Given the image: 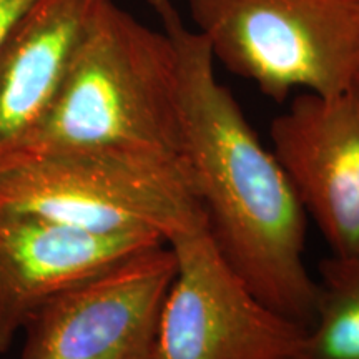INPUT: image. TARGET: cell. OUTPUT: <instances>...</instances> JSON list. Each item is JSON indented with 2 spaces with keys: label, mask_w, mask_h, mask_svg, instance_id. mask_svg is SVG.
<instances>
[{
  "label": "cell",
  "mask_w": 359,
  "mask_h": 359,
  "mask_svg": "<svg viewBox=\"0 0 359 359\" xmlns=\"http://www.w3.org/2000/svg\"><path fill=\"white\" fill-rule=\"evenodd\" d=\"M0 206L165 243L206 222L187 161L39 151L0 156Z\"/></svg>",
  "instance_id": "cell-3"
},
{
  "label": "cell",
  "mask_w": 359,
  "mask_h": 359,
  "mask_svg": "<svg viewBox=\"0 0 359 359\" xmlns=\"http://www.w3.org/2000/svg\"><path fill=\"white\" fill-rule=\"evenodd\" d=\"M39 151L185 161L168 35L100 0L50 109L4 155Z\"/></svg>",
  "instance_id": "cell-2"
},
{
  "label": "cell",
  "mask_w": 359,
  "mask_h": 359,
  "mask_svg": "<svg viewBox=\"0 0 359 359\" xmlns=\"http://www.w3.org/2000/svg\"><path fill=\"white\" fill-rule=\"evenodd\" d=\"M35 0H0V43Z\"/></svg>",
  "instance_id": "cell-11"
},
{
  "label": "cell",
  "mask_w": 359,
  "mask_h": 359,
  "mask_svg": "<svg viewBox=\"0 0 359 359\" xmlns=\"http://www.w3.org/2000/svg\"><path fill=\"white\" fill-rule=\"evenodd\" d=\"M100 0H35L0 43V155L37 125Z\"/></svg>",
  "instance_id": "cell-9"
},
{
  "label": "cell",
  "mask_w": 359,
  "mask_h": 359,
  "mask_svg": "<svg viewBox=\"0 0 359 359\" xmlns=\"http://www.w3.org/2000/svg\"><path fill=\"white\" fill-rule=\"evenodd\" d=\"M173 273L175 255L163 243L62 291L25 326L20 359H155Z\"/></svg>",
  "instance_id": "cell-6"
},
{
  "label": "cell",
  "mask_w": 359,
  "mask_h": 359,
  "mask_svg": "<svg viewBox=\"0 0 359 359\" xmlns=\"http://www.w3.org/2000/svg\"><path fill=\"white\" fill-rule=\"evenodd\" d=\"M354 4H356V8H358V13H359V0H353ZM353 90H356L359 93V57H358V65H356V72H354V79H353V85H351Z\"/></svg>",
  "instance_id": "cell-12"
},
{
  "label": "cell",
  "mask_w": 359,
  "mask_h": 359,
  "mask_svg": "<svg viewBox=\"0 0 359 359\" xmlns=\"http://www.w3.org/2000/svg\"><path fill=\"white\" fill-rule=\"evenodd\" d=\"M147 4L173 45L185 161L215 243L257 296L306 327L318 285L304 264L306 212L293 183L217 79L206 40L173 0Z\"/></svg>",
  "instance_id": "cell-1"
},
{
  "label": "cell",
  "mask_w": 359,
  "mask_h": 359,
  "mask_svg": "<svg viewBox=\"0 0 359 359\" xmlns=\"http://www.w3.org/2000/svg\"><path fill=\"white\" fill-rule=\"evenodd\" d=\"M314 314L293 359H359V258L321 263Z\"/></svg>",
  "instance_id": "cell-10"
},
{
  "label": "cell",
  "mask_w": 359,
  "mask_h": 359,
  "mask_svg": "<svg viewBox=\"0 0 359 359\" xmlns=\"http://www.w3.org/2000/svg\"><path fill=\"white\" fill-rule=\"evenodd\" d=\"M215 62L276 102L351 88L359 57L353 0H188Z\"/></svg>",
  "instance_id": "cell-4"
},
{
  "label": "cell",
  "mask_w": 359,
  "mask_h": 359,
  "mask_svg": "<svg viewBox=\"0 0 359 359\" xmlns=\"http://www.w3.org/2000/svg\"><path fill=\"white\" fill-rule=\"evenodd\" d=\"M163 243L154 235H103L0 206V354L53 296Z\"/></svg>",
  "instance_id": "cell-8"
},
{
  "label": "cell",
  "mask_w": 359,
  "mask_h": 359,
  "mask_svg": "<svg viewBox=\"0 0 359 359\" xmlns=\"http://www.w3.org/2000/svg\"><path fill=\"white\" fill-rule=\"evenodd\" d=\"M175 273L161 303L155 359H293L304 326L264 303L226 262L208 223L167 243Z\"/></svg>",
  "instance_id": "cell-5"
},
{
  "label": "cell",
  "mask_w": 359,
  "mask_h": 359,
  "mask_svg": "<svg viewBox=\"0 0 359 359\" xmlns=\"http://www.w3.org/2000/svg\"><path fill=\"white\" fill-rule=\"evenodd\" d=\"M269 137L331 255L359 258V93H298Z\"/></svg>",
  "instance_id": "cell-7"
}]
</instances>
